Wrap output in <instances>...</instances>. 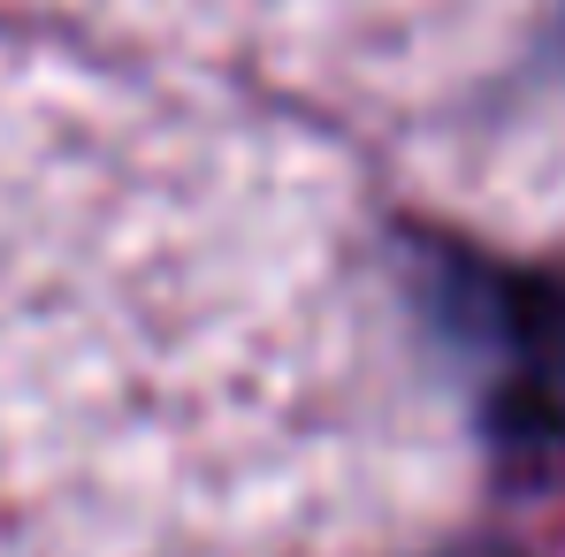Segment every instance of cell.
Wrapping results in <instances>:
<instances>
[{"label":"cell","mask_w":565,"mask_h":557,"mask_svg":"<svg viewBox=\"0 0 565 557\" xmlns=\"http://www.w3.org/2000/svg\"><path fill=\"white\" fill-rule=\"evenodd\" d=\"M473 336L489 352V413L520 443L565 436V276L558 282H481Z\"/></svg>","instance_id":"1"}]
</instances>
